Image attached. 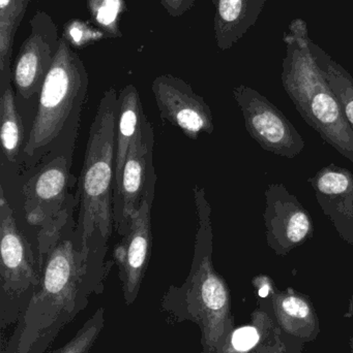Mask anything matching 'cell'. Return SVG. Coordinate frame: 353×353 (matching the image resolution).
Returning a JSON list of instances; mask_svg holds the SVG:
<instances>
[{"mask_svg":"<svg viewBox=\"0 0 353 353\" xmlns=\"http://www.w3.org/2000/svg\"><path fill=\"white\" fill-rule=\"evenodd\" d=\"M76 192L55 222L37 234L41 282L0 353H47L62 330L99 296L115 265L87 256L78 247Z\"/></svg>","mask_w":353,"mask_h":353,"instance_id":"obj_1","label":"cell"},{"mask_svg":"<svg viewBox=\"0 0 353 353\" xmlns=\"http://www.w3.org/2000/svg\"><path fill=\"white\" fill-rule=\"evenodd\" d=\"M197 214L194 254L190 272L180 285H170L161 308L175 323H192L200 331L202 352L220 353L236 330L231 294L213 265L211 208L204 188H193Z\"/></svg>","mask_w":353,"mask_h":353,"instance_id":"obj_2","label":"cell"},{"mask_svg":"<svg viewBox=\"0 0 353 353\" xmlns=\"http://www.w3.org/2000/svg\"><path fill=\"white\" fill-rule=\"evenodd\" d=\"M118 92H104L89 128L80 176L77 180L76 236L78 247L93 259L106 261L114 230L115 116Z\"/></svg>","mask_w":353,"mask_h":353,"instance_id":"obj_3","label":"cell"},{"mask_svg":"<svg viewBox=\"0 0 353 353\" xmlns=\"http://www.w3.org/2000/svg\"><path fill=\"white\" fill-rule=\"evenodd\" d=\"M88 84L84 63L62 35L25 141L24 161L19 167L23 173H28L52 153L76 145Z\"/></svg>","mask_w":353,"mask_h":353,"instance_id":"obj_4","label":"cell"},{"mask_svg":"<svg viewBox=\"0 0 353 353\" xmlns=\"http://www.w3.org/2000/svg\"><path fill=\"white\" fill-rule=\"evenodd\" d=\"M282 84L303 119L353 163V130L343 108L311 51L306 21H292L284 33Z\"/></svg>","mask_w":353,"mask_h":353,"instance_id":"obj_5","label":"cell"},{"mask_svg":"<svg viewBox=\"0 0 353 353\" xmlns=\"http://www.w3.org/2000/svg\"><path fill=\"white\" fill-rule=\"evenodd\" d=\"M0 329L15 325L41 282L37 255L0 189Z\"/></svg>","mask_w":353,"mask_h":353,"instance_id":"obj_6","label":"cell"},{"mask_svg":"<svg viewBox=\"0 0 353 353\" xmlns=\"http://www.w3.org/2000/svg\"><path fill=\"white\" fill-rule=\"evenodd\" d=\"M76 145L46 157L29 171L22 187L27 223L46 230L59 217L68 203L76 179L70 173Z\"/></svg>","mask_w":353,"mask_h":353,"instance_id":"obj_7","label":"cell"},{"mask_svg":"<svg viewBox=\"0 0 353 353\" xmlns=\"http://www.w3.org/2000/svg\"><path fill=\"white\" fill-rule=\"evenodd\" d=\"M153 145L155 134L146 117L131 144L120 184L113 191V224L118 236L126 234L131 217L143 199L155 195L158 176L153 167Z\"/></svg>","mask_w":353,"mask_h":353,"instance_id":"obj_8","label":"cell"},{"mask_svg":"<svg viewBox=\"0 0 353 353\" xmlns=\"http://www.w3.org/2000/svg\"><path fill=\"white\" fill-rule=\"evenodd\" d=\"M233 97L244 116L247 132L265 151L290 159L303 152L304 139L267 97L246 85L236 87Z\"/></svg>","mask_w":353,"mask_h":353,"instance_id":"obj_9","label":"cell"},{"mask_svg":"<svg viewBox=\"0 0 353 353\" xmlns=\"http://www.w3.org/2000/svg\"><path fill=\"white\" fill-rule=\"evenodd\" d=\"M29 24L30 33L21 45L12 68V84L24 101L41 92L61 37L57 25L44 10H37Z\"/></svg>","mask_w":353,"mask_h":353,"instance_id":"obj_10","label":"cell"},{"mask_svg":"<svg viewBox=\"0 0 353 353\" xmlns=\"http://www.w3.org/2000/svg\"><path fill=\"white\" fill-rule=\"evenodd\" d=\"M151 91L163 121L180 128L190 140L215 132L211 107L182 79L164 74L151 84Z\"/></svg>","mask_w":353,"mask_h":353,"instance_id":"obj_11","label":"cell"},{"mask_svg":"<svg viewBox=\"0 0 353 353\" xmlns=\"http://www.w3.org/2000/svg\"><path fill=\"white\" fill-rule=\"evenodd\" d=\"M153 195L143 199L138 211L131 217L128 228L113 250V261L118 268L124 304L136 302L149 268L153 248L151 208Z\"/></svg>","mask_w":353,"mask_h":353,"instance_id":"obj_12","label":"cell"},{"mask_svg":"<svg viewBox=\"0 0 353 353\" xmlns=\"http://www.w3.org/2000/svg\"><path fill=\"white\" fill-rule=\"evenodd\" d=\"M265 217L269 248L280 256L305 244L314 234V224L309 212L298 197L281 183L269 185L265 191Z\"/></svg>","mask_w":353,"mask_h":353,"instance_id":"obj_13","label":"cell"},{"mask_svg":"<svg viewBox=\"0 0 353 353\" xmlns=\"http://www.w3.org/2000/svg\"><path fill=\"white\" fill-rule=\"evenodd\" d=\"M317 201L342 240L353 247V174L332 165L309 179Z\"/></svg>","mask_w":353,"mask_h":353,"instance_id":"obj_14","label":"cell"},{"mask_svg":"<svg viewBox=\"0 0 353 353\" xmlns=\"http://www.w3.org/2000/svg\"><path fill=\"white\" fill-rule=\"evenodd\" d=\"M269 309L276 325L290 339L310 342L321 333V323L309 296L292 288L271 292Z\"/></svg>","mask_w":353,"mask_h":353,"instance_id":"obj_15","label":"cell"},{"mask_svg":"<svg viewBox=\"0 0 353 353\" xmlns=\"http://www.w3.org/2000/svg\"><path fill=\"white\" fill-rule=\"evenodd\" d=\"M267 0H213L216 43L221 51L231 49L256 24Z\"/></svg>","mask_w":353,"mask_h":353,"instance_id":"obj_16","label":"cell"},{"mask_svg":"<svg viewBox=\"0 0 353 353\" xmlns=\"http://www.w3.org/2000/svg\"><path fill=\"white\" fill-rule=\"evenodd\" d=\"M146 118L140 94L134 85L118 92L115 116V176L114 189L120 184L128 149Z\"/></svg>","mask_w":353,"mask_h":353,"instance_id":"obj_17","label":"cell"},{"mask_svg":"<svg viewBox=\"0 0 353 353\" xmlns=\"http://www.w3.org/2000/svg\"><path fill=\"white\" fill-rule=\"evenodd\" d=\"M31 0H0V91L12 83L15 35Z\"/></svg>","mask_w":353,"mask_h":353,"instance_id":"obj_18","label":"cell"},{"mask_svg":"<svg viewBox=\"0 0 353 353\" xmlns=\"http://www.w3.org/2000/svg\"><path fill=\"white\" fill-rule=\"evenodd\" d=\"M281 334L273 317L263 308L258 309L252 314V325L234 330L220 353H254Z\"/></svg>","mask_w":353,"mask_h":353,"instance_id":"obj_19","label":"cell"},{"mask_svg":"<svg viewBox=\"0 0 353 353\" xmlns=\"http://www.w3.org/2000/svg\"><path fill=\"white\" fill-rule=\"evenodd\" d=\"M0 140L4 159L8 163L17 165L24 136L12 84L0 91Z\"/></svg>","mask_w":353,"mask_h":353,"instance_id":"obj_20","label":"cell"},{"mask_svg":"<svg viewBox=\"0 0 353 353\" xmlns=\"http://www.w3.org/2000/svg\"><path fill=\"white\" fill-rule=\"evenodd\" d=\"M311 51L323 70L327 83L339 99L346 119L353 130V77L313 41H311Z\"/></svg>","mask_w":353,"mask_h":353,"instance_id":"obj_21","label":"cell"},{"mask_svg":"<svg viewBox=\"0 0 353 353\" xmlns=\"http://www.w3.org/2000/svg\"><path fill=\"white\" fill-rule=\"evenodd\" d=\"M105 325V309L99 307L68 343L47 353H89L99 340Z\"/></svg>","mask_w":353,"mask_h":353,"instance_id":"obj_22","label":"cell"},{"mask_svg":"<svg viewBox=\"0 0 353 353\" xmlns=\"http://www.w3.org/2000/svg\"><path fill=\"white\" fill-rule=\"evenodd\" d=\"M89 10L99 25L112 35L120 32L116 19L122 10V0H88Z\"/></svg>","mask_w":353,"mask_h":353,"instance_id":"obj_23","label":"cell"},{"mask_svg":"<svg viewBox=\"0 0 353 353\" xmlns=\"http://www.w3.org/2000/svg\"><path fill=\"white\" fill-rule=\"evenodd\" d=\"M166 12L174 18L186 14L197 0H159Z\"/></svg>","mask_w":353,"mask_h":353,"instance_id":"obj_24","label":"cell"},{"mask_svg":"<svg viewBox=\"0 0 353 353\" xmlns=\"http://www.w3.org/2000/svg\"><path fill=\"white\" fill-rule=\"evenodd\" d=\"M282 334L275 340V341L271 342V343L265 344L263 347L257 350L254 353H287L286 350V344L284 340L282 339ZM197 353H209L204 352L201 350L200 352Z\"/></svg>","mask_w":353,"mask_h":353,"instance_id":"obj_25","label":"cell"},{"mask_svg":"<svg viewBox=\"0 0 353 353\" xmlns=\"http://www.w3.org/2000/svg\"><path fill=\"white\" fill-rule=\"evenodd\" d=\"M350 350H352V353H353V337L350 338Z\"/></svg>","mask_w":353,"mask_h":353,"instance_id":"obj_26","label":"cell"}]
</instances>
